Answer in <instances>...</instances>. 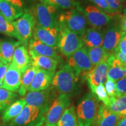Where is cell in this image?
I'll return each mask as SVG.
<instances>
[{
	"instance_id": "34",
	"label": "cell",
	"mask_w": 126,
	"mask_h": 126,
	"mask_svg": "<svg viewBox=\"0 0 126 126\" xmlns=\"http://www.w3.org/2000/svg\"><path fill=\"white\" fill-rule=\"evenodd\" d=\"M88 1H91L94 3L96 5L97 7L99 8L100 9H101L102 10H103L105 13L108 14L109 16H110V17H113L115 16H119L120 15H117L114 11H113L109 6L108 5V4H107L106 1L105 0H88Z\"/></svg>"
},
{
	"instance_id": "45",
	"label": "cell",
	"mask_w": 126,
	"mask_h": 126,
	"mask_svg": "<svg viewBox=\"0 0 126 126\" xmlns=\"http://www.w3.org/2000/svg\"><path fill=\"white\" fill-rule=\"evenodd\" d=\"M2 81H0V88H1V86H2Z\"/></svg>"
},
{
	"instance_id": "10",
	"label": "cell",
	"mask_w": 126,
	"mask_h": 126,
	"mask_svg": "<svg viewBox=\"0 0 126 126\" xmlns=\"http://www.w3.org/2000/svg\"><path fill=\"white\" fill-rule=\"evenodd\" d=\"M67 65L73 69L77 77L81 75H85L94 68L86 47H82L68 57Z\"/></svg>"
},
{
	"instance_id": "3",
	"label": "cell",
	"mask_w": 126,
	"mask_h": 126,
	"mask_svg": "<svg viewBox=\"0 0 126 126\" xmlns=\"http://www.w3.org/2000/svg\"><path fill=\"white\" fill-rule=\"evenodd\" d=\"M77 77L73 69L65 65L54 75L51 84L60 94L70 95L76 87Z\"/></svg>"
},
{
	"instance_id": "46",
	"label": "cell",
	"mask_w": 126,
	"mask_h": 126,
	"mask_svg": "<svg viewBox=\"0 0 126 126\" xmlns=\"http://www.w3.org/2000/svg\"><path fill=\"white\" fill-rule=\"evenodd\" d=\"M122 1H123V2H124V1H125V0H122Z\"/></svg>"
},
{
	"instance_id": "11",
	"label": "cell",
	"mask_w": 126,
	"mask_h": 126,
	"mask_svg": "<svg viewBox=\"0 0 126 126\" xmlns=\"http://www.w3.org/2000/svg\"><path fill=\"white\" fill-rule=\"evenodd\" d=\"M77 9H81V12L85 16L88 23L92 28L102 29L111 22V17L96 6L90 5L84 9L78 6Z\"/></svg>"
},
{
	"instance_id": "39",
	"label": "cell",
	"mask_w": 126,
	"mask_h": 126,
	"mask_svg": "<svg viewBox=\"0 0 126 126\" xmlns=\"http://www.w3.org/2000/svg\"><path fill=\"white\" fill-rule=\"evenodd\" d=\"M9 65V64H4L2 62L0 64V81H3V79H4L5 75Z\"/></svg>"
},
{
	"instance_id": "38",
	"label": "cell",
	"mask_w": 126,
	"mask_h": 126,
	"mask_svg": "<svg viewBox=\"0 0 126 126\" xmlns=\"http://www.w3.org/2000/svg\"><path fill=\"white\" fill-rule=\"evenodd\" d=\"M114 51H117L123 53L124 55H126V33H123L122 36L121 37L120 40L119 41V43L118 44L117 48Z\"/></svg>"
},
{
	"instance_id": "24",
	"label": "cell",
	"mask_w": 126,
	"mask_h": 126,
	"mask_svg": "<svg viewBox=\"0 0 126 126\" xmlns=\"http://www.w3.org/2000/svg\"><path fill=\"white\" fill-rule=\"evenodd\" d=\"M106 106L110 111L120 117L126 116V94L109 97V100Z\"/></svg>"
},
{
	"instance_id": "8",
	"label": "cell",
	"mask_w": 126,
	"mask_h": 126,
	"mask_svg": "<svg viewBox=\"0 0 126 126\" xmlns=\"http://www.w3.org/2000/svg\"><path fill=\"white\" fill-rule=\"evenodd\" d=\"M71 106V99L67 94H61L53 101L46 113L44 126H56L65 110Z\"/></svg>"
},
{
	"instance_id": "33",
	"label": "cell",
	"mask_w": 126,
	"mask_h": 126,
	"mask_svg": "<svg viewBox=\"0 0 126 126\" xmlns=\"http://www.w3.org/2000/svg\"><path fill=\"white\" fill-rule=\"evenodd\" d=\"M50 4L57 8L62 9H72L78 7V3L75 0H40Z\"/></svg>"
},
{
	"instance_id": "42",
	"label": "cell",
	"mask_w": 126,
	"mask_h": 126,
	"mask_svg": "<svg viewBox=\"0 0 126 126\" xmlns=\"http://www.w3.org/2000/svg\"><path fill=\"white\" fill-rule=\"evenodd\" d=\"M117 126H126V116H124L120 119Z\"/></svg>"
},
{
	"instance_id": "26",
	"label": "cell",
	"mask_w": 126,
	"mask_h": 126,
	"mask_svg": "<svg viewBox=\"0 0 126 126\" xmlns=\"http://www.w3.org/2000/svg\"><path fill=\"white\" fill-rule=\"evenodd\" d=\"M0 12L8 19L14 21L23 15V9L4 0H0Z\"/></svg>"
},
{
	"instance_id": "21",
	"label": "cell",
	"mask_w": 126,
	"mask_h": 126,
	"mask_svg": "<svg viewBox=\"0 0 126 126\" xmlns=\"http://www.w3.org/2000/svg\"><path fill=\"white\" fill-rule=\"evenodd\" d=\"M12 63L19 70L22 74L31 65V57L27 48L24 45H19L15 48Z\"/></svg>"
},
{
	"instance_id": "9",
	"label": "cell",
	"mask_w": 126,
	"mask_h": 126,
	"mask_svg": "<svg viewBox=\"0 0 126 126\" xmlns=\"http://www.w3.org/2000/svg\"><path fill=\"white\" fill-rule=\"evenodd\" d=\"M56 94L52 89L41 91L28 92L25 99L26 105H31L48 111L53 101L56 99Z\"/></svg>"
},
{
	"instance_id": "37",
	"label": "cell",
	"mask_w": 126,
	"mask_h": 126,
	"mask_svg": "<svg viewBox=\"0 0 126 126\" xmlns=\"http://www.w3.org/2000/svg\"><path fill=\"white\" fill-rule=\"evenodd\" d=\"M105 89L109 97H113L116 96V81L107 78L105 82Z\"/></svg>"
},
{
	"instance_id": "17",
	"label": "cell",
	"mask_w": 126,
	"mask_h": 126,
	"mask_svg": "<svg viewBox=\"0 0 126 126\" xmlns=\"http://www.w3.org/2000/svg\"><path fill=\"white\" fill-rule=\"evenodd\" d=\"M105 29L95 28H89L81 36L83 45L87 48L102 46L103 42Z\"/></svg>"
},
{
	"instance_id": "23",
	"label": "cell",
	"mask_w": 126,
	"mask_h": 126,
	"mask_svg": "<svg viewBox=\"0 0 126 126\" xmlns=\"http://www.w3.org/2000/svg\"><path fill=\"white\" fill-rule=\"evenodd\" d=\"M22 44L20 42L0 39V60L4 64L11 63L14 51L18 46Z\"/></svg>"
},
{
	"instance_id": "25",
	"label": "cell",
	"mask_w": 126,
	"mask_h": 126,
	"mask_svg": "<svg viewBox=\"0 0 126 126\" xmlns=\"http://www.w3.org/2000/svg\"><path fill=\"white\" fill-rule=\"evenodd\" d=\"M26 105L25 98L16 100L4 110L2 115V121L4 123H9L20 114Z\"/></svg>"
},
{
	"instance_id": "16",
	"label": "cell",
	"mask_w": 126,
	"mask_h": 126,
	"mask_svg": "<svg viewBox=\"0 0 126 126\" xmlns=\"http://www.w3.org/2000/svg\"><path fill=\"white\" fill-rule=\"evenodd\" d=\"M54 72L39 69L30 85L28 92L41 91L49 88L54 77Z\"/></svg>"
},
{
	"instance_id": "18",
	"label": "cell",
	"mask_w": 126,
	"mask_h": 126,
	"mask_svg": "<svg viewBox=\"0 0 126 126\" xmlns=\"http://www.w3.org/2000/svg\"><path fill=\"white\" fill-rule=\"evenodd\" d=\"M31 57V64L38 69L54 72L58 65V60L50 57L40 56L29 51Z\"/></svg>"
},
{
	"instance_id": "43",
	"label": "cell",
	"mask_w": 126,
	"mask_h": 126,
	"mask_svg": "<svg viewBox=\"0 0 126 126\" xmlns=\"http://www.w3.org/2000/svg\"><path fill=\"white\" fill-rule=\"evenodd\" d=\"M123 12L124 16H126V5L125 6V7L123 9Z\"/></svg>"
},
{
	"instance_id": "35",
	"label": "cell",
	"mask_w": 126,
	"mask_h": 126,
	"mask_svg": "<svg viewBox=\"0 0 126 126\" xmlns=\"http://www.w3.org/2000/svg\"><path fill=\"white\" fill-rule=\"evenodd\" d=\"M110 9L117 15H120L124 7V2L122 0H105Z\"/></svg>"
},
{
	"instance_id": "27",
	"label": "cell",
	"mask_w": 126,
	"mask_h": 126,
	"mask_svg": "<svg viewBox=\"0 0 126 126\" xmlns=\"http://www.w3.org/2000/svg\"><path fill=\"white\" fill-rule=\"evenodd\" d=\"M38 70L39 69L37 68L31 64L26 71L22 75L21 82H20V87L18 91L20 96H24L25 95H26V93L28 91V89Z\"/></svg>"
},
{
	"instance_id": "22",
	"label": "cell",
	"mask_w": 126,
	"mask_h": 126,
	"mask_svg": "<svg viewBox=\"0 0 126 126\" xmlns=\"http://www.w3.org/2000/svg\"><path fill=\"white\" fill-rule=\"evenodd\" d=\"M29 48L30 51L33 52L36 54L50 57L57 60L59 59V56L55 48L34 38L31 39L29 40Z\"/></svg>"
},
{
	"instance_id": "44",
	"label": "cell",
	"mask_w": 126,
	"mask_h": 126,
	"mask_svg": "<svg viewBox=\"0 0 126 126\" xmlns=\"http://www.w3.org/2000/svg\"><path fill=\"white\" fill-rule=\"evenodd\" d=\"M123 63H124V64H125V65H126V57H125V58H124V59L123 60V61H122Z\"/></svg>"
},
{
	"instance_id": "1",
	"label": "cell",
	"mask_w": 126,
	"mask_h": 126,
	"mask_svg": "<svg viewBox=\"0 0 126 126\" xmlns=\"http://www.w3.org/2000/svg\"><path fill=\"white\" fill-rule=\"evenodd\" d=\"M57 8L53 5L40 1L33 6L31 14L37 25L44 28H59Z\"/></svg>"
},
{
	"instance_id": "5",
	"label": "cell",
	"mask_w": 126,
	"mask_h": 126,
	"mask_svg": "<svg viewBox=\"0 0 126 126\" xmlns=\"http://www.w3.org/2000/svg\"><path fill=\"white\" fill-rule=\"evenodd\" d=\"M59 28L60 40L58 48L64 56L68 58L82 48L83 43L80 36L70 31L64 25L59 24Z\"/></svg>"
},
{
	"instance_id": "47",
	"label": "cell",
	"mask_w": 126,
	"mask_h": 126,
	"mask_svg": "<svg viewBox=\"0 0 126 126\" xmlns=\"http://www.w3.org/2000/svg\"><path fill=\"white\" fill-rule=\"evenodd\" d=\"M1 60H0V64H1Z\"/></svg>"
},
{
	"instance_id": "29",
	"label": "cell",
	"mask_w": 126,
	"mask_h": 126,
	"mask_svg": "<svg viewBox=\"0 0 126 126\" xmlns=\"http://www.w3.org/2000/svg\"><path fill=\"white\" fill-rule=\"evenodd\" d=\"M87 51L88 56L94 67L103 61L106 60L110 56L106 53L102 46L87 48Z\"/></svg>"
},
{
	"instance_id": "13",
	"label": "cell",
	"mask_w": 126,
	"mask_h": 126,
	"mask_svg": "<svg viewBox=\"0 0 126 126\" xmlns=\"http://www.w3.org/2000/svg\"><path fill=\"white\" fill-rule=\"evenodd\" d=\"M33 38L56 49L60 40L59 28H44L36 25L33 31Z\"/></svg>"
},
{
	"instance_id": "36",
	"label": "cell",
	"mask_w": 126,
	"mask_h": 126,
	"mask_svg": "<svg viewBox=\"0 0 126 126\" xmlns=\"http://www.w3.org/2000/svg\"><path fill=\"white\" fill-rule=\"evenodd\" d=\"M116 96L126 94V75L116 82Z\"/></svg>"
},
{
	"instance_id": "48",
	"label": "cell",
	"mask_w": 126,
	"mask_h": 126,
	"mask_svg": "<svg viewBox=\"0 0 126 126\" xmlns=\"http://www.w3.org/2000/svg\"></svg>"
},
{
	"instance_id": "12",
	"label": "cell",
	"mask_w": 126,
	"mask_h": 126,
	"mask_svg": "<svg viewBox=\"0 0 126 126\" xmlns=\"http://www.w3.org/2000/svg\"><path fill=\"white\" fill-rule=\"evenodd\" d=\"M123 33L120 27V21L113 23L105 29L102 47L107 54L111 55L117 48Z\"/></svg>"
},
{
	"instance_id": "15",
	"label": "cell",
	"mask_w": 126,
	"mask_h": 126,
	"mask_svg": "<svg viewBox=\"0 0 126 126\" xmlns=\"http://www.w3.org/2000/svg\"><path fill=\"white\" fill-rule=\"evenodd\" d=\"M108 71V59L104 60L86 73V78L89 86H97L105 83Z\"/></svg>"
},
{
	"instance_id": "19",
	"label": "cell",
	"mask_w": 126,
	"mask_h": 126,
	"mask_svg": "<svg viewBox=\"0 0 126 126\" xmlns=\"http://www.w3.org/2000/svg\"><path fill=\"white\" fill-rule=\"evenodd\" d=\"M121 117L110 111L104 104L99 107L96 117V126H117Z\"/></svg>"
},
{
	"instance_id": "2",
	"label": "cell",
	"mask_w": 126,
	"mask_h": 126,
	"mask_svg": "<svg viewBox=\"0 0 126 126\" xmlns=\"http://www.w3.org/2000/svg\"><path fill=\"white\" fill-rule=\"evenodd\" d=\"M98 100L92 94H88L82 99L77 109L79 126H91L95 121L99 110Z\"/></svg>"
},
{
	"instance_id": "49",
	"label": "cell",
	"mask_w": 126,
	"mask_h": 126,
	"mask_svg": "<svg viewBox=\"0 0 126 126\" xmlns=\"http://www.w3.org/2000/svg\"></svg>"
},
{
	"instance_id": "6",
	"label": "cell",
	"mask_w": 126,
	"mask_h": 126,
	"mask_svg": "<svg viewBox=\"0 0 126 126\" xmlns=\"http://www.w3.org/2000/svg\"><path fill=\"white\" fill-rule=\"evenodd\" d=\"M59 24L64 25L80 37L87 29L88 22L81 11L71 9L61 13L59 16Z\"/></svg>"
},
{
	"instance_id": "40",
	"label": "cell",
	"mask_w": 126,
	"mask_h": 126,
	"mask_svg": "<svg viewBox=\"0 0 126 126\" xmlns=\"http://www.w3.org/2000/svg\"><path fill=\"white\" fill-rule=\"evenodd\" d=\"M11 4L15 5L22 8L24 5V0H4Z\"/></svg>"
},
{
	"instance_id": "14",
	"label": "cell",
	"mask_w": 126,
	"mask_h": 126,
	"mask_svg": "<svg viewBox=\"0 0 126 126\" xmlns=\"http://www.w3.org/2000/svg\"><path fill=\"white\" fill-rule=\"evenodd\" d=\"M22 73L12 63H10L2 81L1 88L13 92H16L20 87Z\"/></svg>"
},
{
	"instance_id": "41",
	"label": "cell",
	"mask_w": 126,
	"mask_h": 126,
	"mask_svg": "<svg viewBox=\"0 0 126 126\" xmlns=\"http://www.w3.org/2000/svg\"><path fill=\"white\" fill-rule=\"evenodd\" d=\"M120 27L122 31L126 33V16H124L121 19Z\"/></svg>"
},
{
	"instance_id": "20",
	"label": "cell",
	"mask_w": 126,
	"mask_h": 126,
	"mask_svg": "<svg viewBox=\"0 0 126 126\" xmlns=\"http://www.w3.org/2000/svg\"><path fill=\"white\" fill-rule=\"evenodd\" d=\"M108 71L107 78L117 81L126 75V65L114 57L113 54L108 59Z\"/></svg>"
},
{
	"instance_id": "32",
	"label": "cell",
	"mask_w": 126,
	"mask_h": 126,
	"mask_svg": "<svg viewBox=\"0 0 126 126\" xmlns=\"http://www.w3.org/2000/svg\"><path fill=\"white\" fill-rule=\"evenodd\" d=\"M92 94L96 97L98 101L103 102V104L107 105L109 100V97L107 94L103 84H100L97 86H89Z\"/></svg>"
},
{
	"instance_id": "30",
	"label": "cell",
	"mask_w": 126,
	"mask_h": 126,
	"mask_svg": "<svg viewBox=\"0 0 126 126\" xmlns=\"http://www.w3.org/2000/svg\"><path fill=\"white\" fill-rule=\"evenodd\" d=\"M18 97V94L15 92L0 88V110H4L14 103Z\"/></svg>"
},
{
	"instance_id": "28",
	"label": "cell",
	"mask_w": 126,
	"mask_h": 126,
	"mask_svg": "<svg viewBox=\"0 0 126 126\" xmlns=\"http://www.w3.org/2000/svg\"><path fill=\"white\" fill-rule=\"evenodd\" d=\"M57 126H79L76 110L74 105H71L65 110Z\"/></svg>"
},
{
	"instance_id": "31",
	"label": "cell",
	"mask_w": 126,
	"mask_h": 126,
	"mask_svg": "<svg viewBox=\"0 0 126 126\" xmlns=\"http://www.w3.org/2000/svg\"><path fill=\"white\" fill-rule=\"evenodd\" d=\"M0 33L16 39L13 21L8 19L0 12Z\"/></svg>"
},
{
	"instance_id": "7",
	"label": "cell",
	"mask_w": 126,
	"mask_h": 126,
	"mask_svg": "<svg viewBox=\"0 0 126 126\" xmlns=\"http://www.w3.org/2000/svg\"><path fill=\"white\" fill-rule=\"evenodd\" d=\"M16 39L20 43L26 45L31 39L36 21L31 13H25L21 16L13 21Z\"/></svg>"
},
{
	"instance_id": "4",
	"label": "cell",
	"mask_w": 126,
	"mask_h": 126,
	"mask_svg": "<svg viewBox=\"0 0 126 126\" xmlns=\"http://www.w3.org/2000/svg\"><path fill=\"white\" fill-rule=\"evenodd\" d=\"M47 111L26 105L16 117L9 122V126H42L45 123Z\"/></svg>"
}]
</instances>
